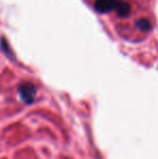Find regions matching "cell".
I'll return each instance as SVG.
<instances>
[{"mask_svg": "<svg viewBox=\"0 0 158 159\" xmlns=\"http://www.w3.org/2000/svg\"><path fill=\"white\" fill-rule=\"evenodd\" d=\"M94 8L100 13H108L115 11L119 16H127L130 13V6L124 0H97Z\"/></svg>", "mask_w": 158, "mask_h": 159, "instance_id": "cell-1", "label": "cell"}, {"mask_svg": "<svg viewBox=\"0 0 158 159\" xmlns=\"http://www.w3.org/2000/svg\"><path fill=\"white\" fill-rule=\"evenodd\" d=\"M20 95L21 98L25 103H32L34 102L35 96H36V88L32 84H24L20 87Z\"/></svg>", "mask_w": 158, "mask_h": 159, "instance_id": "cell-2", "label": "cell"}, {"mask_svg": "<svg viewBox=\"0 0 158 159\" xmlns=\"http://www.w3.org/2000/svg\"><path fill=\"white\" fill-rule=\"evenodd\" d=\"M135 25H137V27L139 28V30H143V32H147V30H151V23H150V21L146 19H142V20H140V21H137Z\"/></svg>", "mask_w": 158, "mask_h": 159, "instance_id": "cell-3", "label": "cell"}]
</instances>
